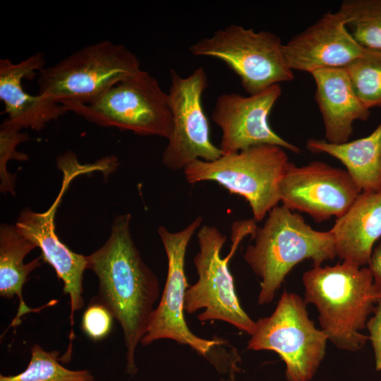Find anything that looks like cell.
I'll return each instance as SVG.
<instances>
[{"mask_svg": "<svg viewBox=\"0 0 381 381\" xmlns=\"http://www.w3.org/2000/svg\"><path fill=\"white\" fill-rule=\"evenodd\" d=\"M131 216H117L107 241L87 258L99 282L97 301L119 323L126 350V370L137 372L135 353L145 335L159 296L157 276L143 260L132 238Z\"/></svg>", "mask_w": 381, "mask_h": 381, "instance_id": "6da1fadb", "label": "cell"}, {"mask_svg": "<svg viewBox=\"0 0 381 381\" xmlns=\"http://www.w3.org/2000/svg\"><path fill=\"white\" fill-rule=\"evenodd\" d=\"M302 282L303 299L316 307L320 329L328 341L341 350L362 349L368 336L361 331L375 306L368 267L346 261L315 266L304 272Z\"/></svg>", "mask_w": 381, "mask_h": 381, "instance_id": "7a4b0ae2", "label": "cell"}, {"mask_svg": "<svg viewBox=\"0 0 381 381\" xmlns=\"http://www.w3.org/2000/svg\"><path fill=\"white\" fill-rule=\"evenodd\" d=\"M243 258L261 279L259 305L272 301L285 277L299 262L311 260L320 266L336 256L334 241L329 231L313 229L303 217L284 205L269 212L264 224L253 235Z\"/></svg>", "mask_w": 381, "mask_h": 381, "instance_id": "3957f363", "label": "cell"}, {"mask_svg": "<svg viewBox=\"0 0 381 381\" xmlns=\"http://www.w3.org/2000/svg\"><path fill=\"white\" fill-rule=\"evenodd\" d=\"M140 66L135 54L124 45L100 41L40 70L38 94L64 107L87 104L137 73Z\"/></svg>", "mask_w": 381, "mask_h": 381, "instance_id": "277c9868", "label": "cell"}, {"mask_svg": "<svg viewBox=\"0 0 381 381\" xmlns=\"http://www.w3.org/2000/svg\"><path fill=\"white\" fill-rule=\"evenodd\" d=\"M289 162L284 148L260 145L223 154L214 161L194 160L183 171L190 184L215 181L244 198L253 219L261 221L280 202L279 184Z\"/></svg>", "mask_w": 381, "mask_h": 381, "instance_id": "5b68a950", "label": "cell"}, {"mask_svg": "<svg viewBox=\"0 0 381 381\" xmlns=\"http://www.w3.org/2000/svg\"><path fill=\"white\" fill-rule=\"evenodd\" d=\"M65 107L68 111L97 125L138 135L168 139L172 132L173 117L168 93L161 88L155 78L143 70L89 103Z\"/></svg>", "mask_w": 381, "mask_h": 381, "instance_id": "8992f818", "label": "cell"}, {"mask_svg": "<svg viewBox=\"0 0 381 381\" xmlns=\"http://www.w3.org/2000/svg\"><path fill=\"white\" fill-rule=\"evenodd\" d=\"M255 325L248 350L277 353L285 363L288 381H310L314 377L325 356L328 339L310 319L303 298L284 291L274 312Z\"/></svg>", "mask_w": 381, "mask_h": 381, "instance_id": "52a82bcc", "label": "cell"}, {"mask_svg": "<svg viewBox=\"0 0 381 381\" xmlns=\"http://www.w3.org/2000/svg\"><path fill=\"white\" fill-rule=\"evenodd\" d=\"M283 46L281 39L271 32L229 25L195 42L189 51L193 56L213 57L225 63L238 76L245 91L254 95L294 79Z\"/></svg>", "mask_w": 381, "mask_h": 381, "instance_id": "ba28073f", "label": "cell"}, {"mask_svg": "<svg viewBox=\"0 0 381 381\" xmlns=\"http://www.w3.org/2000/svg\"><path fill=\"white\" fill-rule=\"evenodd\" d=\"M226 237L216 227L203 225L198 232L199 252L193 261L199 279L186 291L184 310L191 314L199 309L201 322L209 320L226 322L252 335L256 327L238 299L234 278L229 269L228 255L220 253Z\"/></svg>", "mask_w": 381, "mask_h": 381, "instance_id": "9c48e42d", "label": "cell"}, {"mask_svg": "<svg viewBox=\"0 0 381 381\" xmlns=\"http://www.w3.org/2000/svg\"><path fill=\"white\" fill-rule=\"evenodd\" d=\"M59 167L64 172L61 190L52 205L43 212L23 209L15 224L17 230L42 251L43 260L49 263L64 283L63 293L68 295L71 305L70 340L73 338V315L84 306L83 274L87 270V258L75 253L63 243L55 231L54 219L62 197L71 181L77 176L92 172L90 164H80L75 155L59 158Z\"/></svg>", "mask_w": 381, "mask_h": 381, "instance_id": "30bf717a", "label": "cell"}, {"mask_svg": "<svg viewBox=\"0 0 381 381\" xmlns=\"http://www.w3.org/2000/svg\"><path fill=\"white\" fill-rule=\"evenodd\" d=\"M168 93L173 117V128L162 153V162L171 170L183 169L196 159L214 161L222 155L210 137V126L205 114L202 96L208 86L202 67L182 77L170 71Z\"/></svg>", "mask_w": 381, "mask_h": 381, "instance_id": "8fae6325", "label": "cell"}, {"mask_svg": "<svg viewBox=\"0 0 381 381\" xmlns=\"http://www.w3.org/2000/svg\"><path fill=\"white\" fill-rule=\"evenodd\" d=\"M202 217L199 216L186 228L171 232L163 226L158 234L168 260L167 277L160 301L155 309L145 335L140 344L147 346L162 339H172L188 345L203 356L222 343V340L205 339L195 335L188 327L184 318V302L188 286L185 273V256L188 245L200 227Z\"/></svg>", "mask_w": 381, "mask_h": 381, "instance_id": "7c38bea8", "label": "cell"}, {"mask_svg": "<svg viewBox=\"0 0 381 381\" xmlns=\"http://www.w3.org/2000/svg\"><path fill=\"white\" fill-rule=\"evenodd\" d=\"M361 193L346 170L323 162H289L279 184L282 205L321 222L341 217Z\"/></svg>", "mask_w": 381, "mask_h": 381, "instance_id": "4fadbf2b", "label": "cell"}, {"mask_svg": "<svg viewBox=\"0 0 381 381\" xmlns=\"http://www.w3.org/2000/svg\"><path fill=\"white\" fill-rule=\"evenodd\" d=\"M281 95L280 85H274L248 96L231 92L217 97L212 119L222 131V155L260 145L301 152L298 147L279 136L269 124L270 114Z\"/></svg>", "mask_w": 381, "mask_h": 381, "instance_id": "5bb4252c", "label": "cell"}, {"mask_svg": "<svg viewBox=\"0 0 381 381\" xmlns=\"http://www.w3.org/2000/svg\"><path fill=\"white\" fill-rule=\"evenodd\" d=\"M367 51L353 37L346 18L339 11L324 13L283 46L289 67L309 73L322 68H346Z\"/></svg>", "mask_w": 381, "mask_h": 381, "instance_id": "9a60e30c", "label": "cell"}, {"mask_svg": "<svg viewBox=\"0 0 381 381\" xmlns=\"http://www.w3.org/2000/svg\"><path fill=\"white\" fill-rule=\"evenodd\" d=\"M44 67L45 59L41 52L18 63L8 59H0V99L4 104V112L8 114L5 121L21 130L40 131L68 111L63 104L49 97L40 94L31 95L24 91L23 80L33 79L35 71Z\"/></svg>", "mask_w": 381, "mask_h": 381, "instance_id": "2e32d148", "label": "cell"}, {"mask_svg": "<svg viewBox=\"0 0 381 381\" xmlns=\"http://www.w3.org/2000/svg\"><path fill=\"white\" fill-rule=\"evenodd\" d=\"M315 83V99L322 114L325 140L346 143L353 123L368 119L370 111L358 97L344 68H322L310 73Z\"/></svg>", "mask_w": 381, "mask_h": 381, "instance_id": "e0dca14e", "label": "cell"}, {"mask_svg": "<svg viewBox=\"0 0 381 381\" xmlns=\"http://www.w3.org/2000/svg\"><path fill=\"white\" fill-rule=\"evenodd\" d=\"M336 255L360 267L368 265L381 237V190L361 192L332 228Z\"/></svg>", "mask_w": 381, "mask_h": 381, "instance_id": "ac0fdd59", "label": "cell"}, {"mask_svg": "<svg viewBox=\"0 0 381 381\" xmlns=\"http://www.w3.org/2000/svg\"><path fill=\"white\" fill-rule=\"evenodd\" d=\"M306 148L339 160L361 192L381 190V123L368 135L341 144L309 138Z\"/></svg>", "mask_w": 381, "mask_h": 381, "instance_id": "d6986e66", "label": "cell"}, {"mask_svg": "<svg viewBox=\"0 0 381 381\" xmlns=\"http://www.w3.org/2000/svg\"><path fill=\"white\" fill-rule=\"evenodd\" d=\"M37 246L22 235L15 225L3 223L0 226V296L11 299L17 296L19 304L16 316L11 326L16 327L21 318L36 313L44 307L32 308L23 300L22 289L29 274L42 265V255L25 263L24 258Z\"/></svg>", "mask_w": 381, "mask_h": 381, "instance_id": "ffe728a7", "label": "cell"}, {"mask_svg": "<svg viewBox=\"0 0 381 381\" xmlns=\"http://www.w3.org/2000/svg\"><path fill=\"white\" fill-rule=\"evenodd\" d=\"M338 11L360 45L381 51V0H344Z\"/></svg>", "mask_w": 381, "mask_h": 381, "instance_id": "44dd1931", "label": "cell"}, {"mask_svg": "<svg viewBox=\"0 0 381 381\" xmlns=\"http://www.w3.org/2000/svg\"><path fill=\"white\" fill-rule=\"evenodd\" d=\"M31 357L27 368L16 375H0V381H92L88 370H70L59 362V351H47L39 344L30 349Z\"/></svg>", "mask_w": 381, "mask_h": 381, "instance_id": "7402d4cb", "label": "cell"}, {"mask_svg": "<svg viewBox=\"0 0 381 381\" xmlns=\"http://www.w3.org/2000/svg\"><path fill=\"white\" fill-rule=\"evenodd\" d=\"M344 68L363 104L381 109V51L368 49Z\"/></svg>", "mask_w": 381, "mask_h": 381, "instance_id": "603a6c76", "label": "cell"}, {"mask_svg": "<svg viewBox=\"0 0 381 381\" xmlns=\"http://www.w3.org/2000/svg\"><path fill=\"white\" fill-rule=\"evenodd\" d=\"M29 140L28 134L21 129L8 123L5 120L0 128V190L3 193L16 195V177L9 174L7 164L11 159L27 161L28 155L17 151V146Z\"/></svg>", "mask_w": 381, "mask_h": 381, "instance_id": "cb8c5ba5", "label": "cell"}, {"mask_svg": "<svg viewBox=\"0 0 381 381\" xmlns=\"http://www.w3.org/2000/svg\"><path fill=\"white\" fill-rule=\"evenodd\" d=\"M113 318L109 310L101 303L92 302L83 313L82 329L90 339L101 340L110 333Z\"/></svg>", "mask_w": 381, "mask_h": 381, "instance_id": "d4e9b609", "label": "cell"}, {"mask_svg": "<svg viewBox=\"0 0 381 381\" xmlns=\"http://www.w3.org/2000/svg\"><path fill=\"white\" fill-rule=\"evenodd\" d=\"M375 304L365 328L368 331V341H370L374 351L375 368L379 371L381 370V301Z\"/></svg>", "mask_w": 381, "mask_h": 381, "instance_id": "484cf974", "label": "cell"}, {"mask_svg": "<svg viewBox=\"0 0 381 381\" xmlns=\"http://www.w3.org/2000/svg\"><path fill=\"white\" fill-rule=\"evenodd\" d=\"M368 266L373 279L372 298L376 303L381 301V242L374 248Z\"/></svg>", "mask_w": 381, "mask_h": 381, "instance_id": "4316f807", "label": "cell"}, {"mask_svg": "<svg viewBox=\"0 0 381 381\" xmlns=\"http://www.w3.org/2000/svg\"><path fill=\"white\" fill-rule=\"evenodd\" d=\"M92 381H97V380H92Z\"/></svg>", "mask_w": 381, "mask_h": 381, "instance_id": "83f0119b", "label": "cell"}]
</instances>
